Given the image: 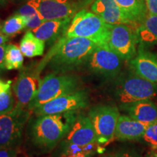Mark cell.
Returning a JSON list of instances; mask_svg holds the SVG:
<instances>
[{
  "label": "cell",
  "mask_w": 157,
  "mask_h": 157,
  "mask_svg": "<svg viewBox=\"0 0 157 157\" xmlns=\"http://www.w3.org/2000/svg\"><path fill=\"white\" fill-rule=\"evenodd\" d=\"M71 18L50 20L43 22L38 28L31 31L37 38L42 40L45 44H56L67 30Z\"/></svg>",
  "instance_id": "obj_15"
},
{
  "label": "cell",
  "mask_w": 157,
  "mask_h": 157,
  "mask_svg": "<svg viewBox=\"0 0 157 157\" xmlns=\"http://www.w3.org/2000/svg\"><path fill=\"white\" fill-rule=\"evenodd\" d=\"M9 41V37L0 32V45L5 44Z\"/></svg>",
  "instance_id": "obj_33"
},
{
  "label": "cell",
  "mask_w": 157,
  "mask_h": 157,
  "mask_svg": "<svg viewBox=\"0 0 157 157\" xmlns=\"http://www.w3.org/2000/svg\"><path fill=\"white\" fill-rule=\"evenodd\" d=\"M119 116L118 108L113 105H98L90 110L88 117L95 129L98 146L107 145L114 138Z\"/></svg>",
  "instance_id": "obj_7"
},
{
  "label": "cell",
  "mask_w": 157,
  "mask_h": 157,
  "mask_svg": "<svg viewBox=\"0 0 157 157\" xmlns=\"http://www.w3.org/2000/svg\"><path fill=\"white\" fill-rule=\"evenodd\" d=\"M146 157H157V154H149Z\"/></svg>",
  "instance_id": "obj_36"
},
{
  "label": "cell",
  "mask_w": 157,
  "mask_h": 157,
  "mask_svg": "<svg viewBox=\"0 0 157 157\" xmlns=\"http://www.w3.org/2000/svg\"><path fill=\"white\" fill-rule=\"evenodd\" d=\"M114 157H140V156L134 149L124 148L119 151Z\"/></svg>",
  "instance_id": "obj_28"
},
{
  "label": "cell",
  "mask_w": 157,
  "mask_h": 157,
  "mask_svg": "<svg viewBox=\"0 0 157 157\" xmlns=\"http://www.w3.org/2000/svg\"><path fill=\"white\" fill-rule=\"evenodd\" d=\"M80 85L79 78L76 76L67 74H49L40 81L38 92L31 102L29 110L33 111L52 100L77 91Z\"/></svg>",
  "instance_id": "obj_4"
},
{
  "label": "cell",
  "mask_w": 157,
  "mask_h": 157,
  "mask_svg": "<svg viewBox=\"0 0 157 157\" xmlns=\"http://www.w3.org/2000/svg\"><path fill=\"white\" fill-rule=\"evenodd\" d=\"M15 97L11 86L0 91V116L10 113L15 108Z\"/></svg>",
  "instance_id": "obj_24"
},
{
  "label": "cell",
  "mask_w": 157,
  "mask_h": 157,
  "mask_svg": "<svg viewBox=\"0 0 157 157\" xmlns=\"http://www.w3.org/2000/svg\"><path fill=\"white\" fill-rule=\"evenodd\" d=\"M121 106L127 115L135 120L148 124L157 120V105L151 100L121 104Z\"/></svg>",
  "instance_id": "obj_18"
},
{
  "label": "cell",
  "mask_w": 157,
  "mask_h": 157,
  "mask_svg": "<svg viewBox=\"0 0 157 157\" xmlns=\"http://www.w3.org/2000/svg\"><path fill=\"white\" fill-rule=\"evenodd\" d=\"M105 157H114V156H105Z\"/></svg>",
  "instance_id": "obj_37"
},
{
  "label": "cell",
  "mask_w": 157,
  "mask_h": 157,
  "mask_svg": "<svg viewBox=\"0 0 157 157\" xmlns=\"http://www.w3.org/2000/svg\"><path fill=\"white\" fill-rule=\"evenodd\" d=\"M98 46L93 41L82 37L63 36L44 59V63L36 68L39 74L44 65L56 74H66L81 68Z\"/></svg>",
  "instance_id": "obj_2"
},
{
  "label": "cell",
  "mask_w": 157,
  "mask_h": 157,
  "mask_svg": "<svg viewBox=\"0 0 157 157\" xmlns=\"http://www.w3.org/2000/svg\"><path fill=\"white\" fill-rule=\"evenodd\" d=\"M121 64L122 59L105 44L98 45L82 66L90 73L113 77L119 73Z\"/></svg>",
  "instance_id": "obj_8"
},
{
  "label": "cell",
  "mask_w": 157,
  "mask_h": 157,
  "mask_svg": "<svg viewBox=\"0 0 157 157\" xmlns=\"http://www.w3.org/2000/svg\"><path fill=\"white\" fill-rule=\"evenodd\" d=\"M15 148H0V157H9Z\"/></svg>",
  "instance_id": "obj_31"
},
{
  "label": "cell",
  "mask_w": 157,
  "mask_h": 157,
  "mask_svg": "<svg viewBox=\"0 0 157 157\" xmlns=\"http://www.w3.org/2000/svg\"><path fill=\"white\" fill-rule=\"evenodd\" d=\"M17 13L22 15V16L23 17H25V18H26V17L32 16V15H35L37 13L36 11L35 10L34 7H33L30 4L27 2L25 5H23L22 7H21V8L18 10Z\"/></svg>",
  "instance_id": "obj_27"
},
{
  "label": "cell",
  "mask_w": 157,
  "mask_h": 157,
  "mask_svg": "<svg viewBox=\"0 0 157 157\" xmlns=\"http://www.w3.org/2000/svg\"><path fill=\"white\" fill-rule=\"evenodd\" d=\"M97 143V137L91 120L78 113L73 126L59 144L86 146Z\"/></svg>",
  "instance_id": "obj_13"
},
{
  "label": "cell",
  "mask_w": 157,
  "mask_h": 157,
  "mask_svg": "<svg viewBox=\"0 0 157 157\" xmlns=\"http://www.w3.org/2000/svg\"><path fill=\"white\" fill-rule=\"evenodd\" d=\"M31 112L29 109L15 107L10 113L0 116V148H17L19 146Z\"/></svg>",
  "instance_id": "obj_5"
},
{
  "label": "cell",
  "mask_w": 157,
  "mask_h": 157,
  "mask_svg": "<svg viewBox=\"0 0 157 157\" xmlns=\"http://www.w3.org/2000/svg\"><path fill=\"white\" fill-rule=\"evenodd\" d=\"M1 28H2V25H0V32H1Z\"/></svg>",
  "instance_id": "obj_38"
},
{
  "label": "cell",
  "mask_w": 157,
  "mask_h": 157,
  "mask_svg": "<svg viewBox=\"0 0 157 157\" xmlns=\"http://www.w3.org/2000/svg\"><path fill=\"white\" fill-rule=\"evenodd\" d=\"M156 154H157V153H156Z\"/></svg>",
  "instance_id": "obj_39"
},
{
  "label": "cell",
  "mask_w": 157,
  "mask_h": 157,
  "mask_svg": "<svg viewBox=\"0 0 157 157\" xmlns=\"http://www.w3.org/2000/svg\"><path fill=\"white\" fill-rule=\"evenodd\" d=\"M24 19L25 21V29L28 31L34 30L35 29L38 28L43 22H44L38 13H36L32 16L26 17V18L24 17Z\"/></svg>",
  "instance_id": "obj_26"
},
{
  "label": "cell",
  "mask_w": 157,
  "mask_h": 157,
  "mask_svg": "<svg viewBox=\"0 0 157 157\" xmlns=\"http://www.w3.org/2000/svg\"><path fill=\"white\" fill-rule=\"evenodd\" d=\"M39 75L36 69L23 71L20 73L13 85L15 99V107L29 109L31 102L34 101L39 90L41 81Z\"/></svg>",
  "instance_id": "obj_11"
},
{
  "label": "cell",
  "mask_w": 157,
  "mask_h": 157,
  "mask_svg": "<svg viewBox=\"0 0 157 157\" xmlns=\"http://www.w3.org/2000/svg\"><path fill=\"white\" fill-rule=\"evenodd\" d=\"M28 3L44 21L72 19L76 11V5L72 0H29Z\"/></svg>",
  "instance_id": "obj_12"
},
{
  "label": "cell",
  "mask_w": 157,
  "mask_h": 157,
  "mask_svg": "<svg viewBox=\"0 0 157 157\" xmlns=\"http://www.w3.org/2000/svg\"><path fill=\"white\" fill-rule=\"evenodd\" d=\"M116 96L121 104L151 100L157 96V85L134 73L119 81Z\"/></svg>",
  "instance_id": "obj_6"
},
{
  "label": "cell",
  "mask_w": 157,
  "mask_h": 157,
  "mask_svg": "<svg viewBox=\"0 0 157 157\" xmlns=\"http://www.w3.org/2000/svg\"><path fill=\"white\" fill-rule=\"evenodd\" d=\"M88 104L89 98L87 92L78 90L52 100L34 109L32 112L35 115H46L78 111L87 108Z\"/></svg>",
  "instance_id": "obj_10"
},
{
  "label": "cell",
  "mask_w": 157,
  "mask_h": 157,
  "mask_svg": "<svg viewBox=\"0 0 157 157\" xmlns=\"http://www.w3.org/2000/svg\"><path fill=\"white\" fill-rule=\"evenodd\" d=\"M17 148H15L13 150V151L12 152V154L10 155L9 157H17Z\"/></svg>",
  "instance_id": "obj_34"
},
{
  "label": "cell",
  "mask_w": 157,
  "mask_h": 157,
  "mask_svg": "<svg viewBox=\"0 0 157 157\" xmlns=\"http://www.w3.org/2000/svg\"><path fill=\"white\" fill-rule=\"evenodd\" d=\"M130 66L137 76L157 84V58L154 55L140 49L130 60Z\"/></svg>",
  "instance_id": "obj_16"
},
{
  "label": "cell",
  "mask_w": 157,
  "mask_h": 157,
  "mask_svg": "<svg viewBox=\"0 0 157 157\" xmlns=\"http://www.w3.org/2000/svg\"><path fill=\"white\" fill-rule=\"evenodd\" d=\"M8 0H0V5H5L6 3L7 2Z\"/></svg>",
  "instance_id": "obj_35"
},
{
  "label": "cell",
  "mask_w": 157,
  "mask_h": 157,
  "mask_svg": "<svg viewBox=\"0 0 157 157\" xmlns=\"http://www.w3.org/2000/svg\"><path fill=\"white\" fill-rule=\"evenodd\" d=\"M45 43L35 36L31 31H27L20 42V49L27 58L41 56L44 54Z\"/></svg>",
  "instance_id": "obj_21"
},
{
  "label": "cell",
  "mask_w": 157,
  "mask_h": 157,
  "mask_svg": "<svg viewBox=\"0 0 157 157\" xmlns=\"http://www.w3.org/2000/svg\"><path fill=\"white\" fill-rule=\"evenodd\" d=\"M148 13L157 15V0H145Z\"/></svg>",
  "instance_id": "obj_29"
},
{
  "label": "cell",
  "mask_w": 157,
  "mask_h": 157,
  "mask_svg": "<svg viewBox=\"0 0 157 157\" xmlns=\"http://www.w3.org/2000/svg\"><path fill=\"white\" fill-rule=\"evenodd\" d=\"M138 42L136 31L132 25L117 24L110 25L107 44L122 60H130L136 55Z\"/></svg>",
  "instance_id": "obj_9"
},
{
  "label": "cell",
  "mask_w": 157,
  "mask_h": 157,
  "mask_svg": "<svg viewBox=\"0 0 157 157\" xmlns=\"http://www.w3.org/2000/svg\"><path fill=\"white\" fill-rule=\"evenodd\" d=\"M23 55L20 48L15 44H7L5 65L7 70H17L23 67Z\"/></svg>",
  "instance_id": "obj_22"
},
{
  "label": "cell",
  "mask_w": 157,
  "mask_h": 157,
  "mask_svg": "<svg viewBox=\"0 0 157 157\" xmlns=\"http://www.w3.org/2000/svg\"><path fill=\"white\" fill-rule=\"evenodd\" d=\"M7 44L0 45V72L5 68V52Z\"/></svg>",
  "instance_id": "obj_30"
},
{
  "label": "cell",
  "mask_w": 157,
  "mask_h": 157,
  "mask_svg": "<svg viewBox=\"0 0 157 157\" xmlns=\"http://www.w3.org/2000/svg\"><path fill=\"white\" fill-rule=\"evenodd\" d=\"M78 112L71 111L31 117L26 137L31 146L39 152L52 151L73 126Z\"/></svg>",
  "instance_id": "obj_1"
},
{
  "label": "cell",
  "mask_w": 157,
  "mask_h": 157,
  "mask_svg": "<svg viewBox=\"0 0 157 157\" xmlns=\"http://www.w3.org/2000/svg\"><path fill=\"white\" fill-rule=\"evenodd\" d=\"M95 152H89V153H81V154L68 155L66 157H93Z\"/></svg>",
  "instance_id": "obj_32"
},
{
  "label": "cell",
  "mask_w": 157,
  "mask_h": 157,
  "mask_svg": "<svg viewBox=\"0 0 157 157\" xmlns=\"http://www.w3.org/2000/svg\"><path fill=\"white\" fill-rule=\"evenodd\" d=\"M25 29L24 17L15 13L7 18L2 25L1 32L8 37L14 36Z\"/></svg>",
  "instance_id": "obj_23"
},
{
  "label": "cell",
  "mask_w": 157,
  "mask_h": 157,
  "mask_svg": "<svg viewBox=\"0 0 157 157\" xmlns=\"http://www.w3.org/2000/svg\"><path fill=\"white\" fill-rule=\"evenodd\" d=\"M91 10L107 24L135 25L114 0H95L92 5Z\"/></svg>",
  "instance_id": "obj_14"
},
{
  "label": "cell",
  "mask_w": 157,
  "mask_h": 157,
  "mask_svg": "<svg viewBox=\"0 0 157 157\" xmlns=\"http://www.w3.org/2000/svg\"><path fill=\"white\" fill-rule=\"evenodd\" d=\"M135 24H139L148 14L145 0H114Z\"/></svg>",
  "instance_id": "obj_20"
},
{
  "label": "cell",
  "mask_w": 157,
  "mask_h": 157,
  "mask_svg": "<svg viewBox=\"0 0 157 157\" xmlns=\"http://www.w3.org/2000/svg\"><path fill=\"white\" fill-rule=\"evenodd\" d=\"M148 124L141 122L128 115H120L116 127L114 137L118 140H137L143 137Z\"/></svg>",
  "instance_id": "obj_17"
},
{
  "label": "cell",
  "mask_w": 157,
  "mask_h": 157,
  "mask_svg": "<svg viewBox=\"0 0 157 157\" xmlns=\"http://www.w3.org/2000/svg\"><path fill=\"white\" fill-rule=\"evenodd\" d=\"M143 138L153 148L157 149V120L148 125Z\"/></svg>",
  "instance_id": "obj_25"
},
{
  "label": "cell",
  "mask_w": 157,
  "mask_h": 157,
  "mask_svg": "<svg viewBox=\"0 0 157 157\" xmlns=\"http://www.w3.org/2000/svg\"><path fill=\"white\" fill-rule=\"evenodd\" d=\"M110 25L93 12L82 10L74 15L64 36L86 38L98 45L107 44Z\"/></svg>",
  "instance_id": "obj_3"
},
{
  "label": "cell",
  "mask_w": 157,
  "mask_h": 157,
  "mask_svg": "<svg viewBox=\"0 0 157 157\" xmlns=\"http://www.w3.org/2000/svg\"><path fill=\"white\" fill-rule=\"evenodd\" d=\"M138 42L144 44H157V15L148 13L136 29Z\"/></svg>",
  "instance_id": "obj_19"
}]
</instances>
